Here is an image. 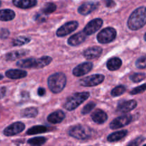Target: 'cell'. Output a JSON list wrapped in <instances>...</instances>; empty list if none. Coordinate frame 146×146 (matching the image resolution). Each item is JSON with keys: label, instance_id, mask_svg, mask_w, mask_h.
<instances>
[{"label": "cell", "instance_id": "18", "mask_svg": "<svg viewBox=\"0 0 146 146\" xmlns=\"http://www.w3.org/2000/svg\"><path fill=\"white\" fill-rule=\"evenodd\" d=\"M5 75L10 79H20L25 78L27 76V72L20 69H10L6 71Z\"/></svg>", "mask_w": 146, "mask_h": 146}, {"label": "cell", "instance_id": "24", "mask_svg": "<svg viewBox=\"0 0 146 146\" xmlns=\"http://www.w3.org/2000/svg\"><path fill=\"white\" fill-rule=\"evenodd\" d=\"M15 12L11 9L0 10V21H11L15 18Z\"/></svg>", "mask_w": 146, "mask_h": 146}, {"label": "cell", "instance_id": "7", "mask_svg": "<svg viewBox=\"0 0 146 146\" xmlns=\"http://www.w3.org/2000/svg\"><path fill=\"white\" fill-rule=\"evenodd\" d=\"M133 117L130 114L121 115V116L118 117V118H115L113 121H112V122L110 123V128L112 130L119 129V128H123V127L131 123Z\"/></svg>", "mask_w": 146, "mask_h": 146}, {"label": "cell", "instance_id": "6", "mask_svg": "<svg viewBox=\"0 0 146 146\" xmlns=\"http://www.w3.org/2000/svg\"><path fill=\"white\" fill-rule=\"evenodd\" d=\"M104 78L105 77L102 74H94V75L81 78L79 80L78 83L82 86L92 87L101 84L104 81Z\"/></svg>", "mask_w": 146, "mask_h": 146}, {"label": "cell", "instance_id": "33", "mask_svg": "<svg viewBox=\"0 0 146 146\" xmlns=\"http://www.w3.org/2000/svg\"><path fill=\"white\" fill-rule=\"evenodd\" d=\"M95 107L96 104L94 102H93V101H91V102L86 104V105L82 108V110H81V113H82L83 115H86V114L89 113Z\"/></svg>", "mask_w": 146, "mask_h": 146}, {"label": "cell", "instance_id": "31", "mask_svg": "<svg viewBox=\"0 0 146 146\" xmlns=\"http://www.w3.org/2000/svg\"><path fill=\"white\" fill-rule=\"evenodd\" d=\"M146 75L144 73H135L130 76V79L134 83H139L143 81L145 78Z\"/></svg>", "mask_w": 146, "mask_h": 146}, {"label": "cell", "instance_id": "5", "mask_svg": "<svg viewBox=\"0 0 146 146\" xmlns=\"http://www.w3.org/2000/svg\"><path fill=\"white\" fill-rule=\"evenodd\" d=\"M116 34V30L115 29L112 27H107L98 33L97 35V40L100 44H109L115 39Z\"/></svg>", "mask_w": 146, "mask_h": 146}, {"label": "cell", "instance_id": "41", "mask_svg": "<svg viewBox=\"0 0 146 146\" xmlns=\"http://www.w3.org/2000/svg\"><path fill=\"white\" fill-rule=\"evenodd\" d=\"M2 78H3V76L0 74V80H1V79H2Z\"/></svg>", "mask_w": 146, "mask_h": 146}, {"label": "cell", "instance_id": "3", "mask_svg": "<svg viewBox=\"0 0 146 146\" xmlns=\"http://www.w3.org/2000/svg\"><path fill=\"white\" fill-rule=\"evenodd\" d=\"M89 96L90 94L88 92L76 93L67 98L64 104V108L67 111H73L86 101Z\"/></svg>", "mask_w": 146, "mask_h": 146}, {"label": "cell", "instance_id": "9", "mask_svg": "<svg viewBox=\"0 0 146 146\" xmlns=\"http://www.w3.org/2000/svg\"><path fill=\"white\" fill-rule=\"evenodd\" d=\"M25 128V125L21 122H16L7 126L3 131L6 136H14L22 132Z\"/></svg>", "mask_w": 146, "mask_h": 146}, {"label": "cell", "instance_id": "38", "mask_svg": "<svg viewBox=\"0 0 146 146\" xmlns=\"http://www.w3.org/2000/svg\"><path fill=\"white\" fill-rule=\"evenodd\" d=\"M104 4L108 8H111L115 6V3L114 2L113 0H104Z\"/></svg>", "mask_w": 146, "mask_h": 146}, {"label": "cell", "instance_id": "26", "mask_svg": "<svg viewBox=\"0 0 146 146\" xmlns=\"http://www.w3.org/2000/svg\"><path fill=\"white\" fill-rule=\"evenodd\" d=\"M48 131V128L44 125H35L30 128L27 131V135H36V134L43 133Z\"/></svg>", "mask_w": 146, "mask_h": 146}, {"label": "cell", "instance_id": "17", "mask_svg": "<svg viewBox=\"0 0 146 146\" xmlns=\"http://www.w3.org/2000/svg\"><path fill=\"white\" fill-rule=\"evenodd\" d=\"M66 115L64 111H56L51 113L48 115L47 120L49 123L53 124H57L62 122L65 118Z\"/></svg>", "mask_w": 146, "mask_h": 146}, {"label": "cell", "instance_id": "22", "mask_svg": "<svg viewBox=\"0 0 146 146\" xmlns=\"http://www.w3.org/2000/svg\"><path fill=\"white\" fill-rule=\"evenodd\" d=\"M121 65H122V61L121 58H118V57H113L111 58L107 61V68L110 71H116V70L119 69L121 68Z\"/></svg>", "mask_w": 146, "mask_h": 146}, {"label": "cell", "instance_id": "34", "mask_svg": "<svg viewBox=\"0 0 146 146\" xmlns=\"http://www.w3.org/2000/svg\"><path fill=\"white\" fill-rule=\"evenodd\" d=\"M135 66L137 68L144 69L146 67V57L145 56H143L141 58H138L135 62Z\"/></svg>", "mask_w": 146, "mask_h": 146}, {"label": "cell", "instance_id": "35", "mask_svg": "<svg viewBox=\"0 0 146 146\" xmlns=\"http://www.w3.org/2000/svg\"><path fill=\"white\" fill-rule=\"evenodd\" d=\"M145 87H146L145 84H142L141 86H139L136 87V88H133V90H131V91L130 92V94H131V95H136V94H141V93L145 92Z\"/></svg>", "mask_w": 146, "mask_h": 146}, {"label": "cell", "instance_id": "1", "mask_svg": "<svg viewBox=\"0 0 146 146\" xmlns=\"http://www.w3.org/2000/svg\"><path fill=\"white\" fill-rule=\"evenodd\" d=\"M146 9L145 7H141L136 9L131 14L128 20V28L133 31L140 29L145 25Z\"/></svg>", "mask_w": 146, "mask_h": 146}, {"label": "cell", "instance_id": "12", "mask_svg": "<svg viewBox=\"0 0 146 146\" xmlns=\"http://www.w3.org/2000/svg\"><path fill=\"white\" fill-rule=\"evenodd\" d=\"M93 68V64L91 62H84L79 64L73 69V75L76 77L82 76L89 73Z\"/></svg>", "mask_w": 146, "mask_h": 146}, {"label": "cell", "instance_id": "27", "mask_svg": "<svg viewBox=\"0 0 146 146\" xmlns=\"http://www.w3.org/2000/svg\"><path fill=\"white\" fill-rule=\"evenodd\" d=\"M31 41V38L27 36H19L14 38L12 41V44L14 46H20L25 45Z\"/></svg>", "mask_w": 146, "mask_h": 146}, {"label": "cell", "instance_id": "21", "mask_svg": "<svg viewBox=\"0 0 146 146\" xmlns=\"http://www.w3.org/2000/svg\"><path fill=\"white\" fill-rule=\"evenodd\" d=\"M38 65V61L37 58H29L27 59L20 60L17 63V66L21 68H37Z\"/></svg>", "mask_w": 146, "mask_h": 146}, {"label": "cell", "instance_id": "30", "mask_svg": "<svg viewBox=\"0 0 146 146\" xmlns=\"http://www.w3.org/2000/svg\"><path fill=\"white\" fill-rule=\"evenodd\" d=\"M56 9V6L54 3H46L42 8V12L44 14L48 15V14H51Z\"/></svg>", "mask_w": 146, "mask_h": 146}, {"label": "cell", "instance_id": "44", "mask_svg": "<svg viewBox=\"0 0 146 146\" xmlns=\"http://www.w3.org/2000/svg\"><path fill=\"white\" fill-rule=\"evenodd\" d=\"M31 146H34V145H31Z\"/></svg>", "mask_w": 146, "mask_h": 146}, {"label": "cell", "instance_id": "16", "mask_svg": "<svg viewBox=\"0 0 146 146\" xmlns=\"http://www.w3.org/2000/svg\"><path fill=\"white\" fill-rule=\"evenodd\" d=\"M91 118L96 123L103 124L108 119V115L103 110L96 109L91 114Z\"/></svg>", "mask_w": 146, "mask_h": 146}, {"label": "cell", "instance_id": "19", "mask_svg": "<svg viewBox=\"0 0 146 146\" xmlns=\"http://www.w3.org/2000/svg\"><path fill=\"white\" fill-rule=\"evenodd\" d=\"M13 4L20 9H29L36 5L37 0H13Z\"/></svg>", "mask_w": 146, "mask_h": 146}, {"label": "cell", "instance_id": "40", "mask_svg": "<svg viewBox=\"0 0 146 146\" xmlns=\"http://www.w3.org/2000/svg\"><path fill=\"white\" fill-rule=\"evenodd\" d=\"M37 94L39 96H43L46 94V90L44 88H38L37 91Z\"/></svg>", "mask_w": 146, "mask_h": 146}, {"label": "cell", "instance_id": "43", "mask_svg": "<svg viewBox=\"0 0 146 146\" xmlns=\"http://www.w3.org/2000/svg\"><path fill=\"white\" fill-rule=\"evenodd\" d=\"M143 146H146V145H143Z\"/></svg>", "mask_w": 146, "mask_h": 146}, {"label": "cell", "instance_id": "29", "mask_svg": "<svg viewBox=\"0 0 146 146\" xmlns=\"http://www.w3.org/2000/svg\"><path fill=\"white\" fill-rule=\"evenodd\" d=\"M46 138L44 137H35L28 140V143L34 146H41L46 142Z\"/></svg>", "mask_w": 146, "mask_h": 146}, {"label": "cell", "instance_id": "11", "mask_svg": "<svg viewBox=\"0 0 146 146\" xmlns=\"http://www.w3.org/2000/svg\"><path fill=\"white\" fill-rule=\"evenodd\" d=\"M137 101L135 100H129V101H121L118 103L117 106L116 111L119 113H126L130 112L137 106Z\"/></svg>", "mask_w": 146, "mask_h": 146}, {"label": "cell", "instance_id": "32", "mask_svg": "<svg viewBox=\"0 0 146 146\" xmlns=\"http://www.w3.org/2000/svg\"><path fill=\"white\" fill-rule=\"evenodd\" d=\"M125 87L123 85H119L118 86L115 87V88L111 91V95L113 97L120 96L122 95L123 93H125Z\"/></svg>", "mask_w": 146, "mask_h": 146}, {"label": "cell", "instance_id": "2", "mask_svg": "<svg viewBox=\"0 0 146 146\" xmlns=\"http://www.w3.org/2000/svg\"><path fill=\"white\" fill-rule=\"evenodd\" d=\"M66 81V76L64 73H55L48 77V86L51 92L54 94H58L65 88Z\"/></svg>", "mask_w": 146, "mask_h": 146}, {"label": "cell", "instance_id": "4", "mask_svg": "<svg viewBox=\"0 0 146 146\" xmlns=\"http://www.w3.org/2000/svg\"><path fill=\"white\" fill-rule=\"evenodd\" d=\"M70 136L78 140H86L91 138L92 131L88 127L85 125H77L70 128L68 131Z\"/></svg>", "mask_w": 146, "mask_h": 146}, {"label": "cell", "instance_id": "25", "mask_svg": "<svg viewBox=\"0 0 146 146\" xmlns=\"http://www.w3.org/2000/svg\"><path fill=\"white\" fill-rule=\"evenodd\" d=\"M38 115V109L35 107H29L21 111V116L23 118H35Z\"/></svg>", "mask_w": 146, "mask_h": 146}, {"label": "cell", "instance_id": "28", "mask_svg": "<svg viewBox=\"0 0 146 146\" xmlns=\"http://www.w3.org/2000/svg\"><path fill=\"white\" fill-rule=\"evenodd\" d=\"M37 61H38V65H37V68H44V67L46 66L48 64H51L52 61V58L48 56H44L41 57L39 58H37Z\"/></svg>", "mask_w": 146, "mask_h": 146}, {"label": "cell", "instance_id": "10", "mask_svg": "<svg viewBox=\"0 0 146 146\" xmlns=\"http://www.w3.org/2000/svg\"><path fill=\"white\" fill-rule=\"evenodd\" d=\"M103 25V20L101 19H95L90 21L89 23L87 24L85 28L84 29L83 31L86 34L87 36L92 35L94 33L96 32L97 31L101 29V27Z\"/></svg>", "mask_w": 146, "mask_h": 146}, {"label": "cell", "instance_id": "14", "mask_svg": "<svg viewBox=\"0 0 146 146\" xmlns=\"http://www.w3.org/2000/svg\"><path fill=\"white\" fill-rule=\"evenodd\" d=\"M98 3L85 2L81 4L78 9V12L81 15H88L98 8Z\"/></svg>", "mask_w": 146, "mask_h": 146}, {"label": "cell", "instance_id": "36", "mask_svg": "<svg viewBox=\"0 0 146 146\" xmlns=\"http://www.w3.org/2000/svg\"><path fill=\"white\" fill-rule=\"evenodd\" d=\"M9 31L7 29H1L0 30V39H5L9 35Z\"/></svg>", "mask_w": 146, "mask_h": 146}, {"label": "cell", "instance_id": "37", "mask_svg": "<svg viewBox=\"0 0 146 146\" xmlns=\"http://www.w3.org/2000/svg\"><path fill=\"white\" fill-rule=\"evenodd\" d=\"M143 140H144L143 138H142V137H139V138H138L137 139H135V141H132L131 143L128 144V146H138V144H139L140 143L142 142Z\"/></svg>", "mask_w": 146, "mask_h": 146}, {"label": "cell", "instance_id": "23", "mask_svg": "<svg viewBox=\"0 0 146 146\" xmlns=\"http://www.w3.org/2000/svg\"><path fill=\"white\" fill-rule=\"evenodd\" d=\"M128 134V131L126 130H123V131H117V132L113 133L110 134L107 138V141L108 142H116L122 140L123 138H125Z\"/></svg>", "mask_w": 146, "mask_h": 146}, {"label": "cell", "instance_id": "15", "mask_svg": "<svg viewBox=\"0 0 146 146\" xmlns=\"http://www.w3.org/2000/svg\"><path fill=\"white\" fill-rule=\"evenodd\" d=\"M87 36H88L84 31H80V32L74 34L71 36H70L68 41H67V42H68V44L69 46H78L79 44H81V43L84 42V41H85Z\"/></svg>", "mask_w": 146, "mask_h": 146}, {"label": "cell", "instance_id": "13", "mask_svg": "<svg viewBox=\"0 0 146 146\" xmlns=\"http://www.w3.org/2000/svg\"><path fill=\"white\" fill-rule=\"evenodd\" d=\"M103 53V48L100 46H95L90 47L86 49L83 53L84 58H86L88 60L94 59V58H98Z\"/></svg>", "mask_w": 146, "mask_h": 146}, {"label": "cell", "instance_id": "39", "mask_svg": "<svg viewBox=\"0 0 146 146\" xmlns=\"http://www.w3.org/2000/svg\"><path fill=\"white\" fill-rule=\"evenodd\" d=\"M6 92H7V88L5 87H1L0 88V99L4 98L6 94Z\"/></svg>", "mask_w": 146, "mask_h": 146}, {"label": "cell", "instance_id": "20", "mask_svg": "<svg viewBox=\"0 0 146 146\" xmlns=\"http://www.w3.org/2000/svg\"><path fill=\"white\" fill-rule=\"evenodd\" d=\"M29 53V51L27 49H21V50H17V51H11V52L8 53L6 54L5 56V59L7 61H12L14 60H17L18 58H21V57L24 56L27 54Z\"/></svg>", "mask_w": 146, "mask_h": 146}, {"label": "cell", "instance_id": "8", "mask_svg": "<svg viewBox=\"0 0 146 146\" xmlns=\"http://www.w3.org/2000/svg\"><path fill=\"white\" fill-rule=\"evenodd\" d=\"M78 26V21H71L66 23L58 29L56 31V36L58 37H64L75 31Z\"/></svg>", "mask_w": 146, "mask_h": 146}, {"label": "cell", "instance_id": "42", "mask_svg": "<svg viewBox=\"0 0 146 146\" xmlns=\"http://www.w3.org/2000/svg\"><path fill=\"white\" fill-rule=\"evenodd\" d=\"M1 1H0V6H1Z\"/></svg>", "mask_w": 146, "mask_h": 146}]
</instances>
